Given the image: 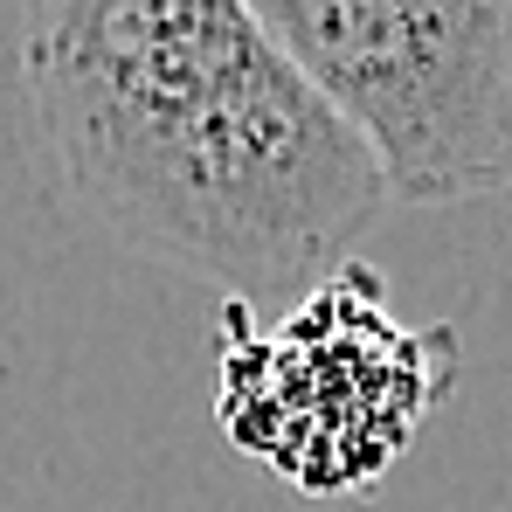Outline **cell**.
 <instances>
[{
    "mask_svg": "<svg viewBox=\"0 0 512 512\" xmlns=\"http://www.w3.org/2000/svg\"><path fill=\"white\" fill-rule=\"evenodd\" d=\"M14 104L49 201L250 312L326 284L388 208L360 139L236 0H35Z\"/></svg>",
    "mask_w": 512,
    "mask_h": 512,
    "instance_id": "1",
    "label": "cell"
},
{
    "mask_svg": "<svg viewBox=\"0 0 512 512\" xmlns=\"http://www.w3.org/2000/svg\"><path fill=\"white\" fill-rule=\"evenodd\" d=\"M215 416L229 443L305 499L374 492L450 402L457 333L402 326L381 270L340 263L277 326L222 298Z\"/></svg>",
    "mask_w": 512,
    "mask_h": 512,
    "instance_id": "2",
    "label": "cell"
},
{
    "mask_svg": "<svg viewBox=\"0 0 512 512\" xmlns=\"http://www.w3.org/2000/svg\"><path fill=\"white\" fill-rule=\"evenodd\" d=\"M250 14L360 139L388 201L512 194L506 0H256Z\"/></svg>",
    "mask_w": 512,
    "mask_h": 512,
    "instance_id": "3",
    "label": "cell"
}]
</instances>
